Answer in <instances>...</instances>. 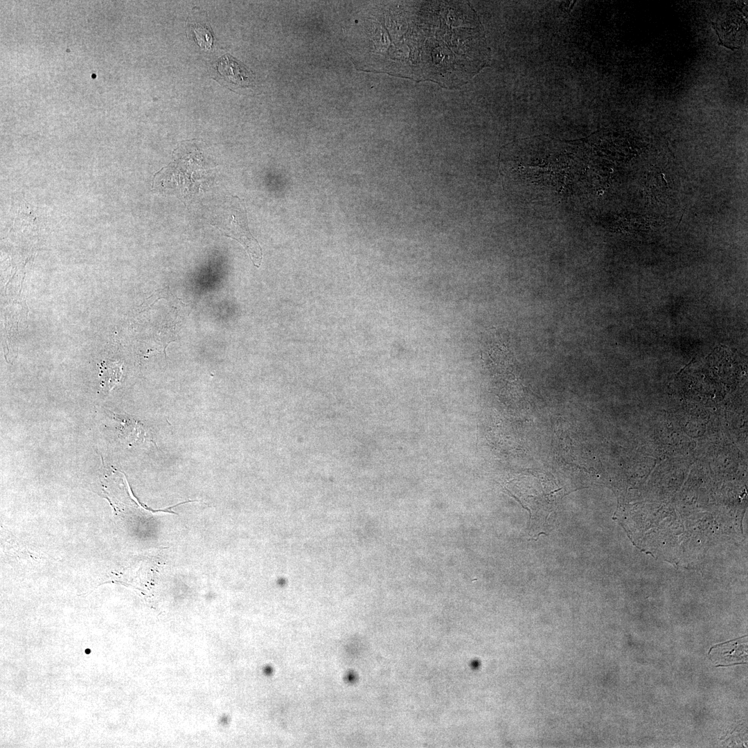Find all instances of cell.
I'll list each match as a JSON object with an SVG mask.
<instances>
[{
    "label": "cell",
    "mask_w": 748,
    "mask_h": 748,
    "mask_svg": "<svg viewBox=\"0 0 748 748\" xmlns=\"http://www.w3.org/2000/svg\"><path fill=\"white\" fill-rule=\"evenodd\" d=\"M216 68L224 80L231 85L248 87L253 82L251 73L229 55L222 56L217 61Z\"/></svg>",
    "instance_id": "cell-2"
},
{
    "label": "cell",
    "mask_w": 748,
    "mask_h": 748,
    "mask_svg": "<svg viewBox=\"0 0 748 748\" xmlns=\"http://www.w3.org/2000/svg\"><path fill=\"white\" fill-rule=\"evenodd\" d=\"M193 30V37L198 46L204 49L209 50L213 44V38L208 27L204 24H195L190 26Z\"/></svg>",
    "instance_id": "cell-5"
},
{
    "label": "cell",
    "mask_w": 748,
    "mask_h": 748,
    "mask_svg": "<svg viewBox=\"0 0 748 748\" xmlns=\"http://www.w3.org/2000/svg\"><path fill=\"white\" fill-rule=\"evenodd\" d=\"M233 203L228 206L231 220L225 222V225H215L222 230L224 234L231 237L243 245L253 265L259 267L262 251L258 241L251 234L247 223L244 204L238 197H232Z\"/></svg>",
    "instance_id": "cell-1"
},
{
    "label": "cell",
    "mask_w": 748,
    "mask_h": 748,
    "mask_svg": "<svg viewBox=\"0 0 748 748\" xmlns=\"http://www.w3.org/2000/svg\"><path fill=\"white\" fill-rule=\"evenodd\" d=\"M745 642L733 641L711 648L712 659L722 664L745 661L747 657Z\"/></svg>",
    "instance_id": "cell-3"
},
{
    "label": "cell",
    "mask_w": 748,
    "mask_h": 748,
    "mask_svg": "<svg viewBox=\"0 0 748 748\" xmlns=\"http://www.w3.org/2000/svg\"><path fill=\"white\" fill-rule=\"evenodd\" d=\"M122 365L116 362H102L100 365V377L101 386L106 391H109L118 384L122 376Z\"/></svg>",
    "instance_id": "cell-4"
}]
</instances>
